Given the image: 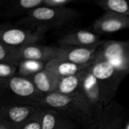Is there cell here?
<instances>
[{
    "instance_id": "cell-15",
    "label": "cell",
    "mask_w": 129,
    "mask_h": 129,
    "mask_svg": "<svg viewBox=\"0 0 129 129\" xmlns=\"http://www.w3.org/2000/svg\"><path fill=\"white\" fill-rule=\"evenodd\" d=\"M87 68L89 67L72 63L61 58L51 60L46 63L45 66L46 70L51 72L60 78L77 75Z\"/></svg>"
},
{
    "instance_id": "cell-16",
    "label": "cell",
    "mask_w": 129,
    "mask_h": 129,
    "mask_svg": "<svg viewBox=\"0 0 129 129\" xmlns=\"http://www.w3.org/2000/svg\"><path fill=\"white\" fill-rule=\"evenodd\" d=\"M28 78L43 95L55 92L60 80V78L46 69Z\"/></svg>"
},
{
    "instance_id": "cell-11",
    "label": "cell",
    "mask_w": 129,
    "mask_h": 129,
    "mask_svg": "<svg viewBox=\"0 0 129 129\" xmlns=\"http://www.w3.org/2000/svg\"><path fill=\"white\" fill-rule=\"evenodd\" d=\"M98 55V47L58 46L57 58L90 67Z\"/></svg>"
},
{
    "instance_id": "cell-20",
    "label": "cell",
    "mask_w": 129,
    "mask_h": 129,
    "mask_svg": "<svg viewBox=\"0 0 129 129\" xmlns=\"http://www.w3.org/2000/svg\"><path fill=\"white\" fill-rule=\"evenodd\" d=\"M20 61L18 48L12 47L0 42V62L18 66Z\"/></svg>"
},
{
    "instance_id": "cell-6",
    "label": "cell",
    "mask_w": 129,
    "mask_h": 129,
    "mask_svg": "<svg viewBox=\"0 0 129 129\" xmlns=\"http://www.w3.org/2000/svg\"><path fill=\"white\" fill-rule=\"evenodd\" d=\"M96 59L106 61L117 69L129 74V40H104L98 47Z\"/></svg>"
},
{
    "instance_id": "cell-1",
    "label": "cell",
    "mask_w": 129,
    "mask_h": 129,
    "mask_svg": "<svg viewBox=\"0 0 129 129\" xmlns=\"http://www.w3.org/2000/svg\"><path fill=\"white\" fill-rule=\"evenodd\" d=\"M80 18V13L68 7L40 6L27 13L18 24L37 30L39 28L48 31L50 29H62L74 24Z\"/></svg>"
},
{
    "instance_id": "cell-4",
    "label": "cell",
    "mask_w": 129,
    "mask_h": 129,
    "mask_svg": "<svg viewBox=\"0 0 129 129\" xmlns=\"http://www.w3.org/2000/svg\"><path fill=\"white\" fill-rule=\"evenodd\" d=\"M88 69L98 83L103 103L106 106L115 100L121 83L128 73L120 71L109 62L100 59H96Z\"/></svg>"
},
{
    "instance_id": "cell-26",
    "label": "cell",
    "mask_w": 129,
    "mask_h": 129,
    "mask_svg": "<svg viewBox=\"0 0 129 129\" xmlns=\"http://www.w3.org/2000/svg\"><path fill=\"white\" fill-rule=\"evenodd\" d=\"M76 1H78V0H76ZM84 1H88V0H84ZM92 1L93 2V1H94V0H92Z\"/></svg>"
},
{
    "instance_id": "cell-7",
    "label": "cell",
    "mask_w": 129,
    "mask_h": 129,
    "mask_svg": "<svg viewBox=\"0 0 129 129\" xmlns=\"http://www.w3.org/2000/svg\"><path fill=\"white\" fill-rule=\"evenodd\" d=\"M46 32V30L41 28L24 29L12 25L0 24V42L16 48L37 44L44 39Z\"/></svg>"
},
{
    "instance_id": "cell-8",
    "label": "cell",
    "mask_w": 129,
    "mask_h": 129,
    "mask_svg": "<svg viewBox=\"0 0 129 129\" xmlns=\"http://www.w3.org/2000/svg\"><path fill=\"white\" fill-rule=\"evenodd\" d=\"M39 107L29 105H11L0 107V129H18L31 118Z\"/></svg>"
},
{
    "instance_id": "cell-25",
    "label": "cell",
    "mask_w": 129,
    "mask_h": 129,
    "mask_svg": "<svg viewBox=\"0 0 129 129\" xmlns=\"http://www.w3.org/2000/svg\"><path fill=\"white\" fill-rule=\"evenodd\" d=\"M124 129H129V120L126 121L124 127Z\"/></svg>"
},
{
    "instance_id": "cell-10",
    "label": "cell",
    "mask_w": 129,
    "mask_h": 129,
    "mask_svg": "<svg viewBox=\"0 0 129 129\" xmlns=\"http://www.w3.org/2000/svg\"><path fill=\"white\" fill-rule=\"evenodd\" d=\"M124 29H129V17L113 11H106L92 24V31L99 35L112 34Z\"/></svg>"
},
{
    "instance_id": "cell-12",
    "label": "cell",
    "mask_w": 129,
    "mask_h": 129,
    "mask_svg": "<svg viewBox=\"0 0 129 129\" xmlns=\"http://www.w3.org/2000/svg\"><path fill=\"white\" fill-rule=\"evenodd\" d=\"M59 46H71L79 47H99L104 40L100 35L87 30H72L64 34L58 40Z\"/></svg>"
},
{
    "instance_id": "cell-5",
    "label": "cell",
    "mask_w": 129,
    "mask_h": 129,
    "mask_svg": "<svg viewBox=\"0 0 129 129\" xmlns=\"http://www.w3.org/2000/svg\"><path fill=\"white\" fill-rule=\"evenodd\" d=\"M126 112L125 108L114 100L81 129H124Z\"/></svg>"
},
{
    "instance_id": "cell-9",
    "label": "cell",
    "mask_w": 129,
    "mask_h": 129,
    "mask_svg": "<svg viewBox=\"0 0 129 129\" xmlns=\"http://www.w3.org/2000/svg\"><path fill=\"white\" fill-rule=\"evenodd\" d=\"M81 98L83 103L92 112L93 117L104 109L98 83L87 68L81 72Z\"/></svg>"
},
{
    "instance_id": "cell-2",
    "label": "cell",
    "mask_w": 129,
    "mask_h": 129,
    "mask_svg": "<svg viewBox=\"0 0 129 129\" xmlns=\"http://www.w3.org/2000/svg\"><path fill=\"white\" fill-rule=\"evenodd\" d=\"M43 96L27 78L15 75L0 78V107L11 105L37 106Z\"/></svg>"
},
{
    "instance_id": "cell-23",
    "label": "cell",
    "mask_w": 129,
    "mask_h": 129,
    "mask_svg": "<svg viewBox=\"0 0 129 129\" xmlns=\"http://www.w3.org/2000/svg\"><path fill=\"white\" fill-rule=\"evenodd\" d=\"M18 66L11 64L0 62V78H9L17 75Z\"/></svg>"
},
{
    "instance_id": "cell-17",
    "label": "cell",
    "mask_w": 129,
    "mask_h": 129,
    "mask_svg": "<svg viewBox=\"0 0 129 129\" xmlns=\"http://www.w3.org/2000/svg\"><path fill=\"white\" fill-rule=\"evenodd\" d=\"M81 72L75 75L60 78L58 86L55 92L64 95L74 96L81 100Z\"/></svg>"
},
{
    "instance_id": "cell-19",
    "label": "cell",
    "mask_w": 129,
    "mask_h": 129,
    "mask_svg": "<svg viewBox=\"0 0 129 129\" xmlns=\"http://www.w3.org/2000/svg\"><path fill=\"white\" fill-rule=\"evenodd\" d=\"M93 3L106 11H113L129 17V0H94Z\"/></svg>"
},
{
    "instance_id": "cell-3",
    "label": "cell",
    "mask_w": 129,
    "mask_h": 129,
    "mask_svg": "<svg viewBox=\"0 0 129 129\" xmlns=\"http://www.w3.org/2000/svg\"><path fill=\"white\" fill-rule=\"evenodd\" d=\"M37 107L48 108L60 112L72 118L81 128L84 127L93 118L90 109L78 97L58 92L43 95L38 101Z\"/></svg>"
},
{
    "instance_id": "cell-24",
    "label": "cell",
    "mask_w": 129,
    "mask_h": 129,
    "mask_svg": "<svg viewBox=\"0 0 129 129\" xmlns=\"http://www.w3.org/2000/svg\"><path fill=\"white\" fill-rule=\"evenodd\" d=\"M76 0H44L43 6L49 7H62Z\"/></svg>"
},
{
    "instance_id": "cell-22",
    "label": "cell",
    "mask_w": 129,
    "mask_h": 129,
    "mask_svg": "<svg viewBox=\"0 0 129 129\" xmlns=\"http://www.w3.org/2000/svg\"><path fill=\"white\" fill-rule=\"evenodd\" d=\"M42 109L39 107L37 113L18 129H42Z\"/></svg>"
},
{
    "instance_id": "cell-14",
    "label": "cell",
    "mask_w": 129,
    "mask_h": 129,
    "mask_svg": "<svg viewBox=\"0 0 129 129\" xmlns=\"http://www.w3.org/2000/svg\"><path fill=\"white\" fill-rule=\"evenodd\" d=\"M21 60H35L48 62L57 58L58 46L31 44L18 48Z\"/></svg>"
},
{
    "instance_id": "cell-21",
    "label": "cell",
    "mask_w": 129,
    "mask_h": 129,
    "mask_svg": "<svg viewBox=\"0 0 129 129\" xmlns=\"http://www.w3.org/2000/svg\"><path fill=\"white\" fill-rule=\"evenodd\" d=\"M44 0H13L12 9L15 13H27L37 7L42 6Z\"/></svg>"
},
{
    "instance_id": "cell-13",
    "label": "cell",
    "mask_w": 129,
    "mask_h": 129,
    "mask_svg": "<svg viewBox=\"0 0 129 129\" xmlns=\"http://www.w3.org/2000/svg\"><path fill=\"white\" fill-rule=\"evenodd\" d=\"M42 129H81L72 118L63 113L48 108H42Z\"/></svg>"
},
{
    "instance_id": "cell-18",
    "label": "cell",
    "mask_w": 129,
    "mask_h": 129,
    "mask_svg": "<svg viewBox=\"0 0 129 129\" xmlns=\"http://www.w3.org/2000/svg\"><path fill=\"white\" fill-rule=\"evenodd\" d=\"M46 62L35 60H21L18 66L17 75L30 78L45 69Z\"/></svg>"
}]
</instances>
